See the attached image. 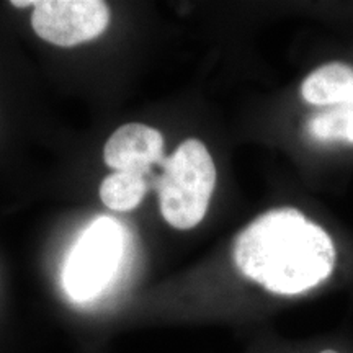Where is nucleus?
Here are the masks:
<instances>
[{
	"mask_svg": "<svg viewBox=\"0 0 353 353\" xmlns=\"http://www.w3.org/2000/svg\"><path fill=\"white\" fill-rule=\"evenodd\" d=\"M120 223L100 216L81 234L63 268V288L74 303L99 298L112 283L123 257Z\"/></svg>",
	"mask_w": 353,
	"mask_h": 353,
	"instance_id": "3",
	"label": "nucleus"
},
{
	"mask_svg": "<svg viewBox=\"0 0 353 353\" xmlns=\"http://www.w3.org/2000/svg\"><path fill=\"white\" fill-rule=\"evenodd\" d=\"M353 94V69L343 63H329L304 79L301 95L307 103L335 107Z\"/></svg>",
	"mask_w": 353,
	"mask_h": 353,
	"instance_id": "6",
	"label": "nucleus"
},
{
	"mask_svg": "<svg viewBox=\"0 0 353 353\" xmlns=\"http://www.w3.org/2000/svg\"><path fill=\"white\" fill-rule=\"evenodd\" d=\"M161 165L164 174L156 190L162 216L175 229L195 228L205 218L216 187V165L208 148L195 138L187 139Z\"/></svg>",
	"mask_w": 353,
	"mask_h": 353,
	"instance_id": "2",
	"label": "nucleus"
},
{
	"mask_svg": "<svg viewBox=\"0 0 353 353\" xmlns=\"http://www.w3.org/2000/svg\"><path fill=\"white\" fill-rule=\"evenodd\" d=\"M148 193L145 175L138 172H113L100 185V200L113 211L138 208Z\"/></svg>",
	"mask_w": 353,
	"mask_h": 353,
	"instance_id": "7",
	"label": "nucleus"
},
{
	"mask_svg": "<svg viewBox=\"0 0 353 353\" xmlns=\"http://www.w3.org/2000/svg\"><path fill=\"white\" fill-rule=\"evenodd\" d=\"M307 131L319 141L353 143V97L327 112L314 114L307 123Z\"/></svg>",
	"mask_w": 353,
	"mask_h": 353,
	"instance_id": "8",
	"label": "nucleus"
},
{
	"mask_svg": "<svg viewBox=\"0 0 353 353\" xmlns=\"http://www.w3.org/2000/svg\"><path fill=\"white\" fill-rule=\"evenodd\" d=\"M164 136L143 123H128L110 136L103 149V161L114 172L149 174L152 165L164 161Z\"/></svg>",
	"mask_w": 353,
	"mask_h": 353,
	"instance_id": "5",
	"label": "nucleus"
},
{
	"mask_svg": "<svg viewBox=\"0 0 353 353\" xmlns=\"http://www.w3.org/2000/svg\"><path fill=\"white\" fill-rule=\"evenodd\" d=\"M352 97H353V94H352Z\"/></svg>",
	"mask_w": 353,
	"mask_h": 353,
	"instance_id": "10",
	"label": "nucleus"
},
{
	"mask_svg": "<svg viewBox=\"0 0 353 353\" xmlns=\"http://www.w3.org/2000/svg\"><path fill=\"white\" fill-rule=\"evenodd\" d=\"M319 353H339V352L332 350V348H325V350H322V352H319Z\"/></svg>",
	"mask_w": 353,
	"mask_h": 353,
	"instance_id": "9",
	"label": "nucleus"
},
{
	"mask_svg": "<svg viewBox=\"0 0 353 353\" xmlns=\"http://www.w3.org/2000/svg\"><path fill=\"white\" fill-rule=\"evenodd\" d=\"M242 275L276 294H299L330 276L335 247L321 226L293 208L259 216L234 242Z\"/></svg>",
	"mask_w": 353,
	"mask_h": 353,
	"instance_id": "1",
	"label": "nucleus"
},
{
	"mask_svg": "<svg viewBox=\"0 0 353 353\" xmlns=\"http://www.w3.org/2000/svg\"><path fill=\"white\" fill-rule=\"evenodd\" d=\"M33 7L34 33L56 46L72 48L92 41L110 23V8L101 0H39Z\"/></svg>",
	"mask_w": 353,
	"mask_h": 353,
	"instance_id": "4",
	"label": "nucleus"
}]
</instances>
